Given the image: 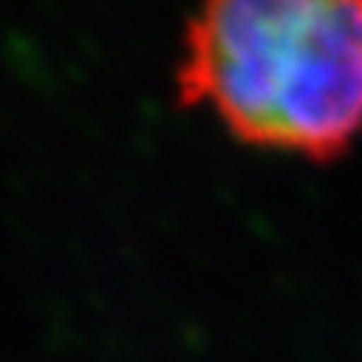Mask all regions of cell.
<instances>
[{"mask_svg":"<svg viewBox=\"0 0 362 362\" xmlns=\"http://www.w3.org/2000/svg\"><path fill=\"white\" fill-rule=\"evenodd\" d=\"M175 82L235 139L335 160L362 133V0H202Z\"/></svg>","mask_w":362,"mask_h":362,"instance_id":"obj_1","label":"cell"}]
</instances>
